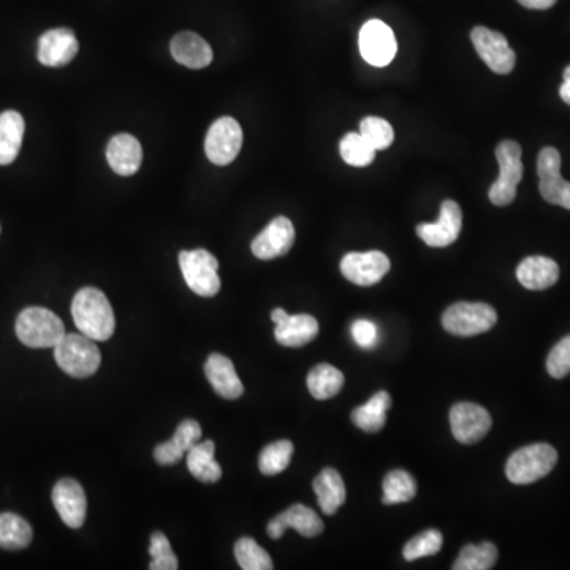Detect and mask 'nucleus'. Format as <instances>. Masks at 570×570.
I'll use <instances>...</instances> for the list:
<instances>
[{
  "mask_svg": "<svg viewBox=\"0 0 570 570\" xmlns=\"http://www.w3.org/2000/svg\"><path fill=\"white\" fill-rule=\"evenodd\" d=\"M72 316L83 335L94 341H108L116 330L113 308L105 293L86 287L72 301Z\"/></svg>",
  "mask_w": 570,
  "mask_h": 570,
  "instance_id": "obj_1",
  "label": "nucleus"
},
{
  "mask_svg": "<svg viewBox=\"0 0 570 570\" xmlns=\"http://www.w3.org/2000/svg\"><path fill=\"white\" fill-rule=\"evenodd\" d=\"M16 336L32 349H54L65 336L62 320L50 309L27 308L16 319Z\"/></svg>",
  "mask_w": 570,
  "mask_h": 570,
  "instance_id": "obj_2",
  "label": "nucleus"
},
{
  "mask_svg": "<svg viewBox=\"0 0 570 570\" xmlns=\"http://www.w3.org/2000/svg\"><path fill=\"white\" fill-rule=\"evenodd\" d=\"M54 358L65 374L76 379L91 377L99 371L102 363V354L94 339L88 338L83 333L65 335L54 347Z\"/></svg>",
  "mask_w": 570,
  "mask_h": 570,
  "instance_id": "obj_3",
  "label": "nucleus"
},
{
  "mask_svg": "<svg viewBox=\"0 0 570 570\" xmlns=\"http://www.w3.org/2000/svg\"><path fill=\"white\" fill-rule=\"evenodd\" d=\"M558 463V452L548 444H532L510 455L506 475L515 485H529L544 479Z\"/></svg>",
  "mask_w": 570,
  "mask_h": 570,
  "instance_id": "obj_4",
  "label": "nucleus"
},
{
  "mask_svg": "<svg viewBox=\"0 0 570 570\" xmlns=\"http://www.w3.org/2000/svg\"><path fill=\"white\" fill-rule=\"evenodd\" d=\"M498 322V314L487 303H461L452 304L442 314V327L450 335L469 338V336L487 333Z\"/></svg>",
  "mask_w": 570,
  "mask_h": 570,
  "instance_id": "obj_5",
  "label": "nucleus"
},
{
  "mask_svg": "<svg viewBox=\"0 0 570 570\" xmlns=\"http://www.w3.org/2000/svg\"><path fill=\"white\" fill-rule=\"evenodd\" d=\"M496 159L499 164V176L490 187L488 197L493 205L507 206L517 197V187L525 170L521 162V146L517 141H501L496 148Z\"/></svg>",
  "mask_w": 570,
  "mask_h": 570,
  "instance_id": "obj_6",
  "label": "nucleus"
},
{
  "mask_svg": "<svg viewBox=\"0 0 570 570\" xmlns=\"http://www.w3.org/2000/svg\"><path fill=\"white\" fill-rule=\"evenodd\" d=\"M179 266L189 289L200 297H214L221 290V278L217 274L219 263L206 249L181 252Z\"/></svg>",
  "mask_w": 570,
  "mask_h": 570,
  "instance_id": "obj_7",
  "label": "nucleus"
},
{
  "mask_svg": "<svg viewBox=\"0 0 570 570\" xmlns=\"http://www.w3.org/2000/svg\"><path fill=\"white\" fill-rule=\"evenodd\" d=\"M241 146H243V130L238 121L230 116L217 119L206 133V156L219 167L232 164L240 154Z\"/></svg>",
  "mask_w": 570,
  "mask_h": 570,
  "instance_id": "obj_8",
  "label": "nucleus"
},
{
  "mask_svg": "<svg viewBox=\"0 0 570 570\" xmlns=\"http://www.w3.org/2000/svg\"><path fill=\"white\" fill-rule=\"evenodd\" d=\"M540 195L551 205L570 209V183L561 176V154L558 149L544 148L537 159Z\"/></svg>",
  "mask_w": 570,
  "mask_h": 570,
  "instance_id": "obj_9",
  "label": "nucleus"
},
{
  "mask_svg": "<svg viewBox=\"0 0 570 570\" xmlns=\"http://www.w3.org/2000/svg\"><path fill=\"white\" fill-rule=\"evenodd\" d=\"M475 51L485 64L498 75H509L515 67L517 56L510 48L507 38L501 32L491 31L487 27L477 26L471 32Z\"/></svg>",
  "mask_w": 570,
  "mask_h": 570,
  "instance_id": "obj_10",
  "label": "nucleus"
},
{
  "mask_svg": "<svg viewBox=\"0 0 570 570\" xmlns=\"http://www.w3.org/2000/svg\"><path fill=\"white\" fill-rule=\"evenodd\" d=\"M388 271L390 260L380 251L349 252L341 260L342 276L360 287L377 284Z\"/></svg>",
  "mask_w": 570,
  "mask_h": 570,
  "instance_id": "obj_11",
  "label": "nucleus"
},
{
  "mask_svg": "<svg viewBox=\"0 0 570 570\" xmlns=\"http://www.w3.org/2000/svg\"><path fill=\"white\" fill-rule=\"evenodd\" d=\"M395 34L387 24L379 19H371L360 31V53L368 64L374 67H385L395 59Z\"/></svg>",
  "mask_w": 570,
  "mask_h": 570,
  "instance_id": "obj_12",
  "label": "nucleus"
},
{
  "mask_svg": "<svg viewBox=\"0 0 570 570\" xmlns=\"http://www.w3.org/2000/svg\"><path fill=\"white\" fill-rule=\"evenodd\" d=\"M491 415L479 404L456 403L450 411V428L456 441L471 445L482 441L491 430Z\"/></svg>",
  "mask_w": 570,
  "mask_h": 570,
  "instance_id": "obj_13",
  "label": "nucleus"
},
{
  "mask_svg": "<svg viewBox=\"0 0 570 570\" xmlns=\"http://www.w3.org/2000/svg\"><path fill=\"white\" fill-rule=\"evenodd\" d=\"M271 320L276 323L274 338L284 347H303L319 335V322L309 314L290 316L284 309L271 312Z\"/></svg>",
  "mask_w": 570,
  "mask_h": 570,
  "instance_id": "obj_14",
  "label": "nucleus"
},
{
  "mask_svg": "<svg viewBox=\"0 0 570 570\" xmlns=\"http://www.w3.org/2000/svg\"><path fill=\"white\" fill-rule=\"evenodd\" d=\"M463 228V213L458 203L445 200L439 219L433 224L417 225V235L430 247H447L455 243Z\"/></svg>",
  "mask_w": 570,
  "mask_h": 570,
  "instance_id": "obj_15",
  "label": "nucleus"
},
{
  "mask_svg": "<svg viewBox=\"0 0 570 570\" xmlns=\"http://www.w3.org/2000/svg\"><path fill=\"white\" fill-rule=\"evenodd\" d=\"M295 243V227L287 217L279 216L252 241V254L260 260H273L282 257Z\"/></svg>",
  "mask_w": 570,
  "mask_h": 570,
  "instance_id": "obj_16",
  "label": "nucleus"
},
{
  "mask_svg": "<svg viewBox=\"0 0 570 570\" xmlns=\"http://www.w3.org/2000/svg\"><path fill=\"white\" fill-rule=\"evenodd\" d=\"M53 504L65 525L81 528L86 520L88 501L83 487L73 479H62L54 485Z\"/></svg>",
  "mask_w": 570,
  "mask_h": 570,
  "instance_id": "obj_17",
  "label": "nucleus"
},
{
  "mask_svg": "<svg viewBox=\"0 0 570 570\" xmlns=\"http://www.w3.org/2000/svg\"><path fill=\"white\" fill-rule=\"evenodd\" d=\"M323 528L322 518L314 510L303 504H295L274 517L266 526V532L271 539L278 540L287 529H295L303 537H316L322 534Z\"/></svg>",
  "mask_w": 570,
  "mask_h": 570,
  "instance_id": "obj_18",
  "label": "nucleus"
},
{
  "mask_svg": "<svg viewBox=\"0 0 570 570\" xmlns=\"http://www.w3.org/2000/svg\"><path fill=\"white\" fill-rule=\"evenodd\" d=\"M78 50L80 45L70 29H51L38 40V61L46 67H64L75 59Z\"/></svg>",
  "mask_w": 570,
  "mask_h": 570,
  "instance_id": "obj_19",
  "label": "nucleus"
},
{
  "mask_svg": "<svg viewBox=\"0 0 570 570\" xmlns=\"http://www.w3.org/2000/svg\"><path fill=\"white\" fill-rule=\"evenodd\" d=\"M205 374L214 392L222 398L238 399L243 396V382L236 374L235 365L230 358L221 354L209 355L206 360Z\"/></svg>",
  "mask_w": 570,
  "mask_h": 570,
  "instance_id": "obj_20",
  "label": "nucleus"
},
{
  "mask_svg": "<svg viewBox=\"0 0 570 570\" xmlns=\"http://www.w3.org/2000/svg\"><path fill=\"white\" fill-rule=\"evenodd\" d=\"M171 56L189 69H205L213 62V50L205 38L195 32H181L171 40Z\"/></svg>",
  "mask_w": 570,
  "mask_h": 570,
  "instance_id": "obj_21",
  "label": "nucleus"
},
{
  "mask_svg": "<svg viewBox=\"0 0 570 570\" xmlns=\"http://www.w3.org/2000/svg\"><path fill=\"white\" fill-rule=\"evenodd\" d=\"M107 160L113 171L121 176H132L140 168L143 149L140 141L129 133H119L111 138L107 148Z\"/></svg>",
  "mask_w": 570,
  "mask_h": 570,
  "instance_id": "obj_22",
  "label": "nucleus"
},
{
  "mask_svg": "<svg viewBox=\"0 0 570 570\" xmlns=\"http://www.w3.org/2000/svg\"><path fill=\"white\" fill-rule=\"evenodd\" d=\"M517 279L528 290L550 289L559 279L558 263L542 255L528 257L518 265Z\"/></svg>",
  "mask_w": 570,
  "mask_h": 570,
  "instance_id": "obj_23",
  "label": "nucleus"
},
{
  "mask_svg": "<svg viewBox=\"0 0 570 570\" xmlns=\"http://www.w3.org/2000/svg\"><path fill=\"white\" fill-rule=\"evenodd\" d=\"M312 488L325 515H335L346 502V485L336 469H323L312 482Z\"/></svg>",
  "mask_w": 570,
  "mask_h": 570,
  "instance_id": "obj_24",
  "label": "nucleus"
},
{
  "mask_svg": "<svg viewBox=\"0 0 570 570\" xmlns=\"http://www.w3.org/2000/svg\"><path fill=\"white\" fill-rule=\"evenodd\" d=\"M24 119L18 111H5L0 114V165L15 162L23 145Z\"/></svg>",
  "mask_w": 570,
  "mask_h": 570,
  "instance_id": "obj_25",
  "label": "nucleus"
},
{
  "mask_svg": "<svg viewBox=\"0 0 570 570\" xmlns=\"http://www.w3.org/2000/svg\"><path fill=\"white\" fill-rule=\"evenodd\" d=\"M216 444L213 441H200L187 452V469L195 479L203 483H216L221 480L222 468L214 460Z\"/></svg>",
  "mask_w": 570,
  "mask_h": 570,
  "instance_id": "obj_26",
  "label": "nucleus"
},
{
  "mask_svg": "<svg viewBox=\"0 0 570 570\" xmlns=\"http://www.w3.org/2000/svg\"><path fill=\"white\" fill-rule=\"evenodd\" d=\"M392 407V396L379 392L368 403L357 407L352 412V422L365 433H377L387 423V412Z\"/></svg>",
  "mask_w": 570,
  "mask_h": 570,
  "instance_id": "obj_27",
  "label": "nucleus"
},
{
  "mask_svg": "<svg viewBox=\"0 0 570 570\" xmlns=\"http://www.w3.org/2000/svg\"><path fill=\"white\" fill-rule=\"evenodd\" d=\"M342 387H344V374L328 363H320L308 374L309 393L320 401L338 395Z\"/></svg>",
  "mask_w": 570,
  "mask_h": 570,
  "instance_id": "obj_28",
  "label": "nucleus"
},
{
  "mask_svg": "<svg viewBox=\"0 0 570 570\" xmlns=\"http://www.w3.org/2000/svg\"><path fill=\"white\" fill-rule=\"evenodd\" d=\"M34 537L31 525L15 513H0V548L23 550L29 547Z\"/></svg>",
  "mask_w": 570,
  "mask_h": 570,
  "instance_id": "obj_29",
  "label": "nucleus"
},
{
  "mask_svg": "<svg viewBox=\"0 0 570 570\" xmlns=\"http://www.w3.org/2000/svg\"><path fill=\"white\" fill-rule=\"evenodd\" d=\"M498 561V548L491 542L466 545L453 564V570H490Z\"/></svg>",
  "mask_w": 570,
  "mask_h": 570,
  "instance_id": "obj_30",
  "label": "nucleus"
},
{
  "mask_svg": "<svg viewBox=\"0 0 570 570\" xmlns=\"http://www.w3.org/2000/svg\"><path fill=\"white\" fill-rule=\"evenodd\" d=\"M417 494V483L409 472L396 471L388 472L384 479V504H403L412 501Z\"/></svg>",
  "mask_w": 570,
  "mask_h": 570,
  "instance_id": "obj_31",
  "label": "nucleus"
},
{
  "mask_svg": "<svg viewBox=\"0 0 570 570\" xmlns=\"http://www.w3.org/2000/svg\"><path fill=\"white\" fill-rule=\"evenodd\" d=\"M342 159L352 167H368L376 159V149L369 145L361 133L350 132L339 143Z\"/></svg>",
  "mask_w": 570,
  "mask_h": 570,
  "instance_id": "obj_32",
  "label": "nucleus"
},
{
  "mask_svg": "<svg viewBox=\"0 0 570 570\" xmlns=\"http://www.w3.org/2000/svg\"><path fill=\"white\" fill-rule=\"evenodd\" d=\"M293 456V444L287 439L266 445L259 456V469L263 475H278L289 468Z\"/></svg>",
  "mask_w": 570,
  "mask_h": 570,
  "instance_id": "obj_33",
  "label": "nucleus"
},
{
  "mask_svg": "<svg viewBox=\"0 0 570 570\" xmlns=\"http://www.w3.org/2000/svg\"><path fill=\"white\" fill-rule=\"evenodd\" d=\"M235 558L243 570H271V556L251 537H243L235 544Z\"/></svg>",
  "mask_w": 570,
  "mask_h": 570,
  "instance_id": "obj_34",
  "label": "nucleus"
},
{
  "mask_svg": "<svg viewBox=\"0 0 570 570\" xmlns=\"http://www.w3.org/2000/svg\"><path fill=\"white\" fill-rule=\"evenodd\" d=\"M360 133L376 151L390 148L395 140L392 124L376 116H368L360 122Z\"/></svg>",
  "mask_w": 570,
  "mask_h": 570,
  "instance_id": "obj_35",
  "label": "nucleus"
},
{
  "mask_svg": "<svg viewBox=\"0 0 570 570\" xmlns=\"http://www.w3.org/2000/svg\"><path fill=\"white\" fill-rule=\"evenodd\" d=\"M442 545H444V537H442L441 531L428 529V531L418 534L414 539L407 542L403 556L406 561L434 556L441 551Z\"/></svg>",
  "mask_w": 570,
  "mask_h": 570,
  "instance_id": "obj_36",
  "label": "nucleus"
},
{
  "mask_svg": "<svg viewBox=\"0 0 570 570\" xmlns=\"http://www.w3.org/2000/svg\"><path fill=\"white\" fill-rule=\"evenodd\" d=\"M149 555L152 558L149 564L151 570H176L179 567L178 558L171 550L170 540L162 532L152 534Z\"/></svg>",
  "mask_w": 570,
  "mask_h": 570,
  "instance_id": "obj_37",
  "label": "nucleus"
},
{
  "mask_svg": "<svg viewBox=\"0 0 570 570\" xmlns=\"http://www.w3.org/2000/svg\"><path fill=\"white\" fill-rule=\"evenodd\" d=\"M547 371L555 379H563L570 374V335L551 349L547 358Z\"/></svg>",
  "mask_w": 570,
  "mask_h": 570,
  "instance_id": "obj_38",
  "label": "nucleus"
},
{
  "mask_svg": "<svg viewBox=\"0 0 570 570\" xmlns=\"http://www.w3.org/2000/svg\"><path fill=\"white\" fill-rule=\"evenodd\" d=\"M350 331H352V338H354L355 344L361 347V349H373L379 342V328L371 320H355Z\"/></svg>",
  "mask_w": 570,
  "mask_h": 570,
  "instance_id": "obj_39",
  "label": "nucleus"
},
{
  "mask_svg": "<svg viewBox=\"0 0 570 570\" xmlns=\"http://www.w3.org/2000/svg\"><path fill=\"white\" fill-rule=\"evenodd\" d=\"M171 439L187 453L194 445L202 441V426L198 425L195 420H184L179 423L178 430Z\"/></svg>",
  "mask_w": 570,
  "mask_h": 570,
  "instance_id": "obj_40",
  "label": "nucleus"
},
{
  "mask_svg": "<svg viewBox=\"0 0 570 570\" xmlns=\"http://www.w3.org/2000/svg\"><path fill=\"white\" fill-rule=\"evenodd\" d=\"M184 450L173 439L157 445L154 449V460L162 466H173L184 456Z\"/></svg>",
  "mask_w": 570,
  "mask_h": 570,
  "instance_id": "obj_41",
  "label": "nucleus"
},
{
  "mask_svg": "<svg viewBox=\"0 0 570 570\" xmlns=\"http://www.w3.org/2000/svg\"><path fill=\"white\" fill-rule=\"evenodd\" d=\"M518 2L531 10H548L556 4V0H518Z\"/></svg>",
  "mask_w": 570,
  "mask_h": 570,
  "instance_id": "obj_42",
  "label": "nucleus"
},
{
  "mask_svg": "<svg viewBox=\"0 0 570 570\" xmlns=\"http://www.w3.org/2000/svg\"><path fill=\"white\" fill-rule=\"evenodd\" d=\"M559 95H561V99L570 107V65L564 70V83L563 86L559 88Z\"/></svg>",
  "mask_w": 570,
  "mask_h": 570,
  "instance_id": "obj_43",
  "label": "nucleus"
}]
</instances>
